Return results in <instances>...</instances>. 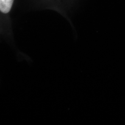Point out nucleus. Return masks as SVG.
Segmentation results:
<instances>
[{
    "label": "nucleus",
    "mask_w": 125,
    "mask_h": 125,
    "mask_svg": "<svg viewBox=\"0 0 125 125\" xmlns=\"http://www.w3.org/2000/svg\"><path fill=\"white\" fill-rule=\"evenodd\" d=\"M29 7L35 9L54 10L68 18L71 0H26Z\"/></svg>",
    "instance_id": "nucleus-1"
},
{
    "label": "nucleus",
    "mask_w": 125,
    "mask_h": 125,
    "mask_svg": "<svg viewBox=\"0 0 125 125\" xmlns=\"http://www.w3.org/2000/svg\"><path fill=\"white\" fill-rule=\"evenodd\" d=\"M15 0H0V18L12 31V20L10 18Z\"/></svg>",
    "instance_id": "nucleus-2"
}]
</instances>
